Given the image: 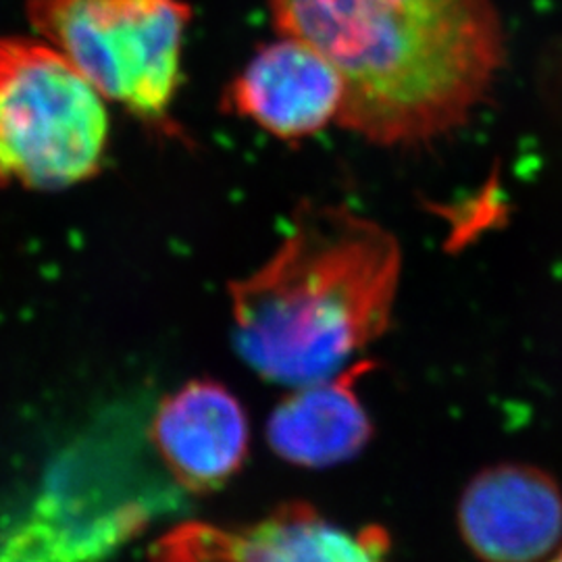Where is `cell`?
<instances>
[{
    "label": "cell",
    "instance_id": "obj_9",
    "mask_svg": "<svg viewBox=\"0 0 562 562\" xmlns=\"http://www.w3.org/2000/svg\"><path fill=\"white\" fill-rule=\"evenodd\" d=\"M150 442L186 494L215 492L248 459L250 427L241 402L215 380H194L159 404Z\"/></svg>",
    "mask_w": 562,
    "mask_h": 562
},
{
    "label": "cell",
    "instance_id": "obj_4",
    "mask_svg": "<svg viewBox=\"0 0 562 562\" xmlns=\"http://www.w3.org/2000/svg\"><path fill=\"white\" fill-rule=\"evenodd\" d=\"M101 94L50 44L0 38V186L67 188L101 167Z\"/></svg>",
    "mask_w": 562,
    "mask_h": 562
},
{
    "label": "cell",
    "instance_id": "obj_2",
    "mask_svg": "<svg viewBox=\"0 0 562 562\" xmlns=\"http://www.w3.org/2000/svg\"><path fill=\"white\" fill-rule=\"evenodd\" d=\"M401 278V241L385 225L302 202L271 257L227 288L236 352L265 382L327 380L387 334Z\"/></svg>",
    "mask_w": 562,
    "mask_h": 562
},
{
    "label": "cell",
    "instance_id": "obj_10",
    "mask_svg": "<svg viewBox=\"0 0 562 562\" xmlns=\"http://www.w3.org/2000/svg\"><path fill=\"white\" fill-rule=\"evenodd\" d=\"M375 367L362 359L327 380L292 387L269 415V448L281 461L304 469H327L359 457L373 438V422L357 385Z\"/></svg>",
    "mask_w": 562,
    "mask_h": 562
},
{
    "label": "cell",
    "instance_id": "obj_7",
    "mask_svg": "<svg viewBox=\"0 0 562 562\" xmlns=\"http://www.w3.org/2000/svg\"><path fill=\"white\" fill-rule=\"evenodd\" d=\"M344 94L338 69L322 53L280 36L262 44L227 86L223 109L276 140L301 144L338 121Z\"/></svg>",
    "mask_w": 562,
    "mask_h": 562
},
{
    "label": "cell",
    "instance_id": "obj_1",
    "mask_svg": "<svg viewBox=\"0 0 562 562\" xmlns=\"http://www.w3.org/2000/svg\"><path fill=\"white\" fill-rule=\"evenodd\" d=\"M280 36L306 42L344 80L338 125L385 148L461 130L506 63L496 0H267Z\"/></svg>",
    "mask_w": 562,
    "mask_h": 562
},
{
    "label": "cell",
    "instance_id": "obj_6",
    "mask_svg": "<svg viewBox=\"0 0 562 562\" xmlns=\"http://www.w3.org/2000/svg\"><path fill=\"white\" fill-rule=\"evenodd\" d=\"M380 527L346 529L304 504H288L244 529L186 522L153 546L150 562H385Z\"/></svg>",
    "mask_w": 562,
    "mask_h": 562
},
{
    "label": "cell",
    "instance_id": "obj_8",
    "mask_svg": "<svg viewBox=\"0 0 562 562\" xmlns=\"http://www.w3.org/2000/svg\"><path fill=\"white\" fill-rule=\"evenodd\" d=\"M459 529L483 562H540L562 540V490L552 475L501 462L467 483Z\"/></svg>",
    "mask_w": 562,
    "mask_h": 562
},
{
    "label": "cell",
    "instance_id": "obj_11",
    "mask_svg": "<svg viewBox=\"0 0 562 562\" xmlns=\"http://www.w3.org/2000/svg\"><path fill=\"white\" fill-rule=\"evenodd\" d=\"M0 562H48L38 554H34L30 548H25L20 540L9 536L0 543Z\"/></svg>",
    "mask_w": 562,
    "mask_h": 562
},
{
    "label": "cell",
    "instance_id": "obj_12",
    "mask_svg": "<svg viewBox=\"0 0 562 562\" xmlns=\"http://www.w3.org/2000/svg\"><path fill=\"white\" fill-rule=\"evenodd\" d=\"M548 562H562V548L561 550H559V552H557V554H554V557H552V559H550V561Z\"/></svg>",
    "mask_w": 562,
    "mask_h": 562
},
{
    "label": "cell",
    "instance_id": "obj_5",
    "mask_svg": "<svg viewBox=\"0 0 562 562\" xmlns=\"http://www.w3.org/2000/svg\"><path fill=\"white\" fill-rule=\"evenodd\" d=\"M27 11L44 42L101 97L140 120H167L192 20L183 0H30Z\"/></svg>",
    "mask_w": 562,
    "mask_h": 562
},
{
    "label": "cell",
    "instance_id": "obj_3",
    "mask_svg": "<svg viewBox=\"0 0 562 562\" xmlns=\"http://www.w3.org/2000/svg\"><path fill=\"white\" fill-rule=\"evenodd\" d=\"M183 501L134 422L109 419L50 464L32 515L11 536L44 561L102 562Z\"/></svg>",
    "mask_w": 562,
    "mask_h": 562
}]
</instances>
